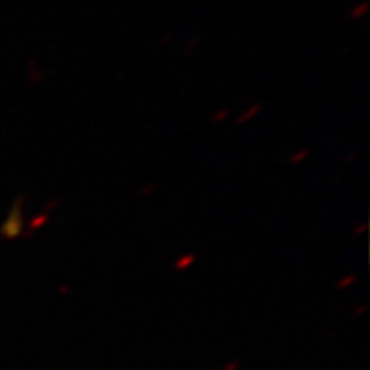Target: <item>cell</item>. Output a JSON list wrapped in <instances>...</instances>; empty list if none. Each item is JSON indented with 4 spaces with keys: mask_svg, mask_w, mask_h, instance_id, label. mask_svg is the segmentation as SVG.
<instances>
[{
    "mask_svg": "<svg viewBox=\"0 0 370 370\" xmlns=\"http://www.w3.org/2000/svg\"><path fill=\"white\" fill-rule=\"evenodd\" d=\"M262 108H264V104H262V103H254V104H250V106L245 108L242 114L236 116V118H235V124H236V126H244V124H248L250 120H254L256 116H259V115H260Z\"/></svg>",
    "mask_w": 370,
    "mask_h": 370,
    "instance_id": "obj_2",
    "label": "cell"
},
{
    "mask_svg": "<svg viewBox=\"0 0 370 370\" xmlns=\"http://www.w3.org/2000/svg\"><path fill=\"white\" fill-rule=\"evenodd\" d=\"M170 40H172V36H170V34L163 36V38H162V43H160V45H166V43L170 42Z\"/></svg>",
    "mask_w": 370,
    "mask_h": 370,
    "instance_id": "obj_11",
    "label": "cell"
},
{
    "mask_svg": "<svg viewBox=\"0 0 370 370\" xmlns=\"http://www.w3.org/2000/svg\"><path fill=\"white\" fill-rule=\"evenodd\" d=\"M58 206V199H52L50 202L46 204V208H45V211L48 212V211H52V209H55Z\"/></svg>",
    "mask_w": 370,
    "mask_h": 370,
    "instance_id": "obj_10",
    "label": "cell"
},
{
    "mask_svg": "<svg viewBox=\"0 0 370 370\" xmlns=\"http://www.w3.org/2000/svg\"><path fill=\"white\" fill-rule=\"evenodd\" d=\"M50 220V216H48V212H42V214H36L33 220H31L30 223V228L31 230H36V228L43 226V224H46V221Z\"/></svg>",
    "mask_w": 370,
    "mask_h": 370,
    "instance_id": "obj_5",
    "label": "cell"
},
{
    "mask_svg": "<svg viewBox=\"0 0 370 370\" xmlns=\"http://www.w3.org/2000/svg\"><path fill=\"white\" fill-rule=\"evenodd\" d=\"M367 14H368V4L367 2H358L356 6H353L352 9H350L348 18L352 19V21H360V19H364Z\"/></svg>",
    "mask_w": 370,
    "mask_h": 370,
    "instance_id": "obj_3",
    "label": "cell"
},
{
    "mask_svg": "<svg viewBox=\"0 0 370 370\" xmlns=\"http://www.w3.org/2000/svg\"><path fill=\"white\" fill-rule=\"evenodd\" d=\"M24 196H19L10 204L9 214L6 216V221L0 226V236L4 240H18L19 236H24Z\"/></svg>",
    "mask_w": 370,
    "mask_h": 370,
    "instance_id": "obj_1",
    "label": "cell"
},
{
    "mask_svg": "<svg viewBox=\"0 0 370 370\" xmlns=\"http://www.w3.org/2000/svg\"><path fill=\"white\" fill-rule=\"evenodd\" d=\"M308 156H310V151H308L307 148H304V150H296L288 156V163L290 164H300V163H304Z\"/></svg>",
    "mask_w": 370,
    "mask_h": 370,
    "instance_id": "obj_4",
    "label": "cell"
},
{
    "mask_svg": "<svg viewBox=\"0 0 370 370\" xmlns=\"http://www.w3.org/2000/svg\"><path fill=\"white\" fill-rule=\"evenodd\" d=\"M156 188H158V187H156V184H148V185H144V187L140 188L139 194L140 196H150V194H152V192L156 190Z\"/></svg>",
    "mask_w": 370,
    "mask_h": 370,
    "instance_id": "obj_8",
    "label": "cell"
},
{
    "mask_svg": "<svg viewBox=\"0 0 370 370\" xmlns=\"http://www.w3.org/2000/svg\"><path fill=\"white\" fill-rule=\"evenodd\" d=\"M199 42H200V38L199 36H194V38H190L188 40V43H187V48H185V54L187 55H192L196 52V48L199 46Z\"/></svg>",
    "mask_w": 370,
    "mask_h": 370,
    "instance_id": "obj_7",
    "label": "cell"
},
{
    "mask_svg": "<svg viewBox=\"0 0 370 370\" xmlns=\"http://www.w3.org/2000/svg\"><path fill=\"white\" fill-rule=\"evenodd\" d=\"M228 116H230V108H221V110L214 112V115H212V122H214V124H223Z\"/></svg>",
    "mask_w": 370,
    "mask_h": 370,
    "instance_id": "obj_6",
    "label": "cell"
},
{
    "mask_svg": "<svg viewBox=\"0 0 370 370\" xmlns=\"http://www.w3.org/2000/svg\"><path fill=\"white\" fill-rule=\"evenodd\" d=\"M194 262V256H185V257H182V259L176 262V268H185V266H188V264H192Z\"/></svg>",
    "mask_w": 370,
    "mask_h": 370,
    "instance_id": "obj_9",
    "label": "cell"
}]
</instances>
